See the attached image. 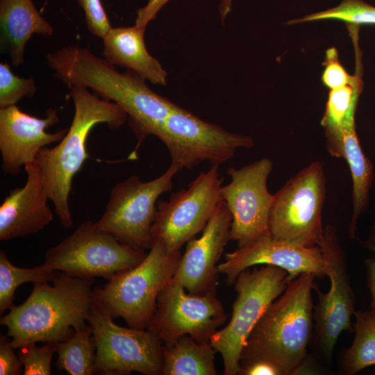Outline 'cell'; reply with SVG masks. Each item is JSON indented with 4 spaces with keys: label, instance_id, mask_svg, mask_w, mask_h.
<instances>
[{
    "label": "cell",
    "instance_id": "6da1fadb",
    "mask_svg": "<svg viewBox=\"0 0 375 375\" xmlns=\"http://www.w3.org/2000/svg\"><path fill=\"white\" fill-rule=\"evenodd\" d=\"M47 64L54 76L69 88L81 85L107 101H112L127 114L138 144L128 159L137 158L142 142L156 135L176 104L151 90L146 80L135 72H118L105 58L87 48L67 46L47 56Z\"/></svg>",
    "mask_w": 375,
    "mask_h": 375
},
{
    "label": "cell",
    "instance_id": "7a4b0ae2",
    "mask_svg": "<svg viewBox=\"0 0 375 375\" xmlns=\"http://www.w3.org/2000/svg\"><path fill=\"white\" fill-rule=\"evenodd\" d=\"M315 278L312 274L301 273L290 281L250 333L240 365L264 360L277 365L284 375L295 374L304 368L314 332Z\"/></svg>",
    "mask_w": 375,
    "mask_h": 375
},
{
    "label": "cell",
    "instance_id": "3957f363",
    "mask_svg": "<svg viewBox=\"0 0 375 375\" xmlns=\"http://www.w3.org/2000/svg\"><path fill=\"white\" fill-rule=\"evenodd\" d=\"M51 282L34 283L26 300L1 317L14 349L31 342L65 341L88 326L94 279L60 272Z\"/></svg>",
    "mask_w": 375,
    "mask_h": 375
},
{
    "label": "cell",
    "instance_id": "277c9868",
    "mask_svg": "<svg viewBox=\"0 0 375 375\" xmlns=\"http://www.w3.org/2000/svg\"><path fill=\"white\" fill-rule=\"evenodd\" d=\"M70 88L74 105L71 126L57 145L41 149L36 158L49 198L66 228L73 225L69 197L73 178L89 157L86 142L90 131L100 123L116 129L128 119L126 112L115 103L100 99L81 85Z\"/></svg>",
    "mask_w": 375,
    "mask_h": 375
},
{
    "label": "cell",
    "instance_id": "5b68a950",
    "mask_svg": "<svg viewBox=\"0 0 375 375\" xmlns=\"http://www.w3.org/2000/svg\"><path fill=\"white\" fill-rule=\"evenodd\" d=\"M181 256V251L168 252L155 240L140 263L93 289L92 306L112 318L122 317L130 328L147 329L158 294L174 277Z\"/></svg>",
    "mask_w": 375,
    "mask_h": 375
},
{
    "label": "cell",
    "instance_id": "8992f818",
    "mask_svg": "<svg viewBox=\"0 0 375 375\" xmlns=\"http://www.w3.org/2000/svg\"><path fill=\"white\" fill-rule=\"evenodd\" d=\"M288 273L270 265L242 271L237 277V293L232 315L228 324L216 331L210 343L219 353L224 362V374L240 372L241 353L252 329L270 304L290 283Z\"/></svg>",
    "mask_w": 375,
    "mask_h": 375
},
{
    "label": "cell",
    "instance_id": "52a82bcc",
    "mask_svg": "<svg viewBox=\"0 0 375 375\" xmlns=\"http://www.w3.org/2000/svg\"><path fill=\"white\" fill-rule=\"evenodd\" d=\"M325 194L323 164L312 162L274 194L268 222L270 235L297 245L318 246L324 230L322 214Z\"/></svg>",
    "mask_w": 375,
    "mask_h": 375
},
{
    "label": "cell",
    "instance_id": "ba28073f",
    "mask_svg": "<svg viewBox=\"0 0 375 375\" xmlns=\"http://www.w3.org/2000/svg\"><path fill=\"white\" fill-rule=\"evenodd\" d=\"M180 170L171 164L162 175L151 181L144 182L138 176L131 175L117 183L96 226L134 249L149 250L154 242L151 228L158 199L172 190L173 178Z\"/></svg>",
    "mask_w": 375,
    "mask_h": 375
},
{
    "label": "cell",
    "instance_id": "9c48e42d",
    "mask_svg": "<svg viewBox=\"0 0 375 375\" xmlns=\"http://www.w3.org/2000/svg\"><path fill=\"white\" fill-rule=\"evenodd\" d=\"M147 253L134 249L85 220L68 237L49 249L43 265L74 276L107 281L119 272L135 267Z\"/></svg>",
    "mask_w": 375,
    "mask_h": 375
},
{
    "label": "cell",
    "instance_id": "30bf717a",
    "mask_svg": "<svg viewBox=\"0 0 375 375\" xmlns=\"http://www.w3.org/2000/svg\"><path fill=\"white\" fill-rule=\"evenodd\" d=\"M96 346L94 374L161 375L163 343L148 329L126 328L92 306L87 316Z\"/></svg>",
    "mask_w": 375,
    "mask_h": 375
},
{
    "label": "cell",
    "instance_id": "8fae6325",
    "mask_svg": "<svg viewBox=\"0 0 375 375\" xmlns=\"http://www.w3.org/2000/svg\"><path fill=\"white\" fill-rule=\"evenodd\" d=\"M155 136L167 147L171 164L180 169H191L203 162L219 165L232 158L237 149L254 145L251 137L207 122L178 105Z\"/></svg>",
    "mask_w": 375,
    "mask_h": 375
},
{
    "label": "cell",
    "instance_id": "7c38bea8",
    "mask_svg": "<svg viewBox=\"0 0 375 375\" xmlns=\"http://www.w3.org/2000/svg\"><path fill=\"white\" fill-rule=\"evenodd\" d=\"M318 246L326 262L331 288L324 293L315 283L313 285L318 296L313 312V351L318 358L330 362L340 333L353 331L351 318L356 300L344 251L333 226L328 225L324 228Z\"/></svg>",
    "mask_w": 375,
    "mask_h": 375
},
{
    "label": "cell",
    "instance_id": "4fadbf2b",
    "mask_svg": "<svg viewBox=\"0 0 375 375\" xmlns=\"http://www.w3.org/2000/svg\"><path fill=\"white\" fill-rule=\"evenodd\" d=\"M219 165L201 172L187 189L173 192L168 201L159 199L151 228L153 240H160L168 252L182 247L203 231L222 201L224 181Z\"/></svg>",
    "mask_w": 375,
    "mask_h": 375
},
{
    "label": "cell",
    "instance_id": "5bb4252c",
    "mask_svg": "<svg viewBox=\"0 0 375 375\" xmlns=\"http://www.w3.org/2000/svg\"><path fill=\"white\" fill-rule=\"evenodd\" d=\"M226 317L216 291L203 295L186 293L185 288L172 278L158 294L147 329L164 346L173 344L185 335L199 342H210Z\"/></svg>",
    "mask_w": 375,
    "mask_h": 375
},
{
    "label": "cell",
    "instance_id": "9a60e30c",
    "mask_svg": "<svg viewBox=\"0 0 375 375\" xmlns=\"http://www.w3.org/2000/svg\"><path fill=\"white\" fill-rule=\"evenodd\" d=\"M273 168L268 158L239 169L229 167V183L221 188V197L232 216L231 240L245 247L268 231L269 216L274 195L267 181Z\"/></svg>",
    "mask_w": 375,
    "mask_h": 375
},
{
    "label": "cell",
    "instance_id": "2e32d148",
    "mask_svg": "<svg viewBox=\"0 0 375 375\" xmlns=\"http://www.w3.org/2000/svg\"><path fill=\"white\" fill-rule=\"evenodd\" d=\"M258 265L281 267L292 281L301 273L312 274L317 278L327 276V265L319 246L304 247L273 238L267 231L251 244L225 254L217 265L219 273L232 285L244 270Z\"/></svg>",
    "mask_w": 375,
    "mask_h": 375
},
{
    "label": "cell",
    "instance_id": "e0dca14e",
    "mask_svg": "<svg viewBox=\"0 0 375 375\" xmlns=\"http://www.w3.org/2000/svg\"><path fill=\"white\" fill-rule=\"evenodd\" d=\"M231 214L224 201L203 229L199 238L188 241L173 278L189 293L203 295L217 291V262L231 240Z\"/></svg>",
    "mask_w": 375,
    "mask_h": 375
},
{
    "label": "cell",
    "instance_id": "ac0fdd59",
    "mask_svg": "<svg viewBox=\"0 0 375 375\" xmlns=\"http://www.w3.org/2000/svg\"><path fill=\"white\" fill-rule=\"evenodd\" d=\"M58 109L50 108L44 118H38L22 112L15 105L0 109V151L1 169L17 176L22 167L36 160L39 151L59 142L68 128L53 133L45 130L59 121Z\"/></svg>",
    "mask_w": 375,
    "mask_h": 375
},
{
    "label": "cell",
    "instance_id": "d6986e66",
    "mask_svg": "<svg viewBox=\"0 0 375 375\" xmlns=\"http://www.w3.org/2000/svg\"><path fill=\"white\" fill-rule=\"evenodd\" d=\"M24 169L27 174L26 183L10 191L0 206L1 241L36 233L53 219L38 161L27 163Z\"/></svg>",
    "mask_w": 375,
    "mask_h": 375
},
{
    "label": "cell",
    "instance_id": "ffe728a7",
    "mask_svg": "<svg viewBox=\"0 0 375 375\" xmlns=\"http://www.w3.org/2000/svg\"><path fill=\"white\" fill-rule=\"evenodd\" d=\"M326 149L333 156L344 158L350 168L353 181V210L348 228L351 240L356 238L358 219L367 210L370 189L374 180L373 165L365 155L356 130L355 119L338 131L325 133Z\"/></svg>",
    "mask_w": 375,
    "mask_h": 375
},
{
    "label": "cell",
    "instance_id": "44dd1931",
    "mask_svg": "<svg viewBox=\"0 0 375 375\" xmlns=\"http://www.w3.org/2000/svg\"><path fill=\"white\" fill-rule=\"evenodd\" d=\"M145 29L135 24L133 26L112 27L103 38L102 55L113 65L131 69L152 83L165 85L166 71L146 49L144 40Z\"/></svg>",
    "mask_w": 375,
    "mask_h": 375
},
{
    "label": "cell",
    "instance_id": "7402d4cb",
    "mask_svg": "<svg viewBox=\"0 0 375 375\" xmlns=\"http://www.w3.org/2000/svg\"><path fill=\"white\" fill-rule=\"evenodd\" d=\"M0 23L1 42L15 66L23 64L26 42L33 33L51 36L53 33L32 0H0Z\"/></svg>",
    "mask_w": 375,
    "mask_h": 375
},
{
    "label": "cell",
    "instance_id": "603a6c76",
    "mask_svg": "<svg viewBox=\"0 0 375 375\" xmlns=\"http://www.w3.org/2000/svg\"><path fill=\"white\" fill-rule=\"evenodd\" d=\"M216 353L210 342L183 335L173 344L163 345L162 375H216Z\"/></svg>",
    "mask_w": 375,
    "mask_h": 375
},
{
    "label": "cell",
    "instance_id": "cb8c5ba5",
    "mask_svg": "<svg viewBox=\"0 0 375 375\" xmlns=\"http://www.w3.org/2000/svg\"><path fill=\"white\" fill-rule=\"evenodd\" d=\"M353 315V341L343 349L338 360L340 372L344 375H353L375 365V310H355Z\"/></svg>",
    "mask_w": 375,
    "mask_h": 375
},
{
    "label": "cell",
    "instance_id": "d4e9b609",
    "mask_svg": "<svg viewBox=\"0 0 375 375\" xmlns=\"http://www.w3.org/2000/svg\"><path fill=\"white\" fill-rule=\"evenodd\" d=\"M56 368L71 375L94 374L96 346L90 325L75 331L65 341L56 343Z\"/></svg>",
    "mask_w": 375,
    "mask_h": 375
},
{
    "label": "cell",
    "instance_id": "484cf974",
    "mask_svg": "<svg viewBox=\"0 0 375 375\" xmlns=\"http://www.w3.org/2000/svg\"><path fill=\"white\" fill-rule=\"evenodd\" d=\"M56 271L43 264L32 268L17 267L10 261L6 253L0 251V315L10 310L17 288L25 283L49 282L54 278Z\"/></svg>",
    "mask_w": 375,
    "mask_h": 375
},
{
    "label": "cell",
    "instance_id": "4316f807",
    "mask_svg": "<svg viewBox=\"0 0 375 375\" xmlns=\"http://www.w3.org/2000/svg\"><path fill=\"white\" fill-rule=\"evenodd\" d=\"M362 79L353 85H347L329 90L321 125L325 133L340 128L348 122L355 119L356 111L362 92Z\"/></svg>",
    "mask_w": 375,
    "mask_h": 375
},
{
    "label": "cell",
    "instance_id": "83f0119b",
    "mask_svg": "<svg viewBox=\"0 0 375 375\" xmlns=\"http://www.w3.org/2000/svg\"><path fill=\"white\" fill-rule=\"evenodd\" d=\"M322 20H337L344 22L346 24L359 26H375V6L362 0H342L335 7L290 19L287 22V24L294 25Z\"/></svg>",
    "mask_w": 375,
    "mask_h": 375
},
{
    "label": "cell",
    "instance_id": "f1b7e54d",
    "mask_svg": "<svg viewBox=\"0 0 375 375\" xmlns=\"http://www.w3.org/2000/svg\"><path fill=\"white\" fill-rule=\"evenodd\" d=\"M349 34L352 38L356 53V72L353 75L349 74L340 62L337 49L333 47L328 48L325 53L323 62L324 68L321 79L323 85L329 90L347 85H353L362 79L361 52L358 43V31H351Z\"/></svg>",
    "mask_w": 375,
    "mask_h": 375
},
{
    "label": "cell",
    "instance_id": "f546056e",
    "mask_svg": "<svg viewBox=\"0 0 375 375\" xmlns=\"http://www.w3.org/2000/svg\"><path fill=\"white\" fill-rule=\"evenodd\" d=\"M35 92L32 77L20 78L11 72L9 64H0V109L14 106L24 97L31 98Z\"/></svg>",
    "mask_w": 375,
    "mask_h": 375
},
{
    "label": "cell",
    "instance_id": "4dcf8cb0",
    "mask_svg": "<svg viewBox=\"0 0 375 375\" xmlns=\"http://www.w3.org/2000/svg\"><path fill=\"white\" fill-rule=\"evenodd\" d=\"M31 342L18 348V356L22 363L24 375H49L51 362L56 351V342H49L42 347Z\"/></svg>",
    "mask_w": 375,
    "mask_h": 375
},
{
    "label": "cell",
    "instance_id": "1f68e13d",
    "mask_svg": "<svg viewBox=\"0 0 375 375\" xmlns=\"http://www.w3.org/2000/svg\"><path fill=\"white\" fill-rule=\"evenodd\" d=\"M85 12L89 31L103 38L112 28L108 17L100 0H77Z\"/></svg>",
    "mask_w": 375,
    "mask_h": 375
},
{
    "label": "cell",
    "instance_id": "d6a6232c",
    "mask_svg": "<svg viewBox=\"0 0 375 375\" xmlns=\"http://www.w3.org/2000/svg\"><path fill=\"white\" fill-rule=\"evenodd\" d=\"M10 341L8 335H1L0 375H19L22 372V363Z\"/></svg>",
    "mask_w": 375,
    "mask_h": 375
},
{
    "label": "cell",
    "instance_id": "836d02e7",
    "mask_svg": "<svg viewBox=\"0 0 375 375\" xmlns=\"http://www.w3.org/2000/svg\"><path fill=\"white\" fill-rule=\"evenodd\" d=\"M363 246L375 254V224L367 240L362 242ZM366 268L367 285L371 295V308L375 310V258L365 260Z\"/></svg>",
    "mask_w": 375,
    "mask_h": 375
},
{
    "label": "cell",
    "instance_id": "e575fe53",
    "mask_svg": "<svg viewBox=\"0 0 375 375\" xmlns=\"http://www.w3.org/2000/svg\"><path fill=\"white\" fill-rule=\"evenodd\" d=\"M239 374L243 375H284L283 371L275 364L264 360H254L240 365Z\"/></svg>",
    "mask_w": 375,
    "mask_h": 375
},
{
    "label": "cell",
    "instance_id": "d590c367",
    "mask_svg": "<svg viewBox=\"0 0 375 375\" xmlns=\"http://www.w3.org/2000/svg\"><path fill=\"white\" fill-rule=\"evenodd\" d=\"M169 0H148L147 3L137 10L135 25L147 27L148 23L154 19L162 7Z\"/></svg>",
    "mask_w": 375,
    "mask_h": 375
},
{
    "label": "cell",
    "instance_id": "8d00e7d4",
    "mask_svg": "<svg viewBox=\"0 0 375 375\" xmlns=\"http://www.w3.org/2000/svg\"><path fill=\"white\" fill-rule=\"evenodd\" d=\"M233 0H222L219 5V12L222 22L225 20L230 12Z\"/></svg>",
    "mask_w": 375,
    "mask_h": 375
}]
</instances>
